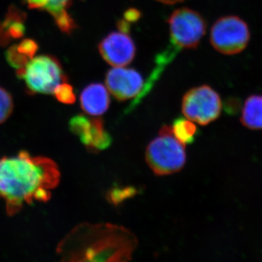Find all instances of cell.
<instances>
[{"instance_id": "obj_1", "label": "cell", "mask_w": 262, "mask_h": 262, "mask_svg": "<svg viewBox=\"0 0 262 262\" xmlns=\"http://www.w3.org/2000/svg\"><path fill=\"white\" fill-rule=\"evenodd\" d=\"M61 173L57 164L46 157L26 151L0 159V199L8 215H14L25 205L47 202L58 187Z\"/></svg>"}, {"instance_id": "obj_2", "label": "cell", "mask_w": 262, "mask_h": 262, "mask_svg": "<svg viewBox=\"0 0 262 262\" xmlns=\"http://www.w3.org/2000/svg\"><path fill=\"white\" fill-rule=\"evenodd\" d=\"M135 234L112 224H80L57 248L66 261H126L137 247Z\"/></svg>"}, {"instance_id": "obj_3", "label": "cell", "mask_w": 262, "mask_h": 262, "mask_svg": "<svg viewBox=\"0 0 262 262\" xmlns=\"http://www.w3.org/2000/svg\"><path fill=\"white\" fill-rule=\"evenodd\" d=\"M185 146L174 136L172 127L164 125L159 136L146 147V163L156 175L177 173L184 168L187 160Z\"/></svg>"}, {"instance_id": "obj_4", "label": "cell", "mask_w": 262, "mask_h": 262, "mask_svg": "<svg viewBox=\"0 0 262 262\" xmlns=\"http://www.w3.org/2000/svg\"><path fill=\"white\" fill-rule=\"evenodd\" d=\"M16 74L31 94H53L60 84L68 80L61 63L51 55L34 57Z\"/></svg>"}, {"instance_id": "obj_5", "label": "cell", "mask_w": 262, "mask_h": 262, "mask_svg": "<svg viewBox=\"0 0 262 262\" xmlns=\"http://www.w3.org/2000/svg\"><path fill=\"white\" fill-rule=\"evenodd\" d=\"M249 28L243 19L235 15L222 17L212 27L210 41L213 48L222 54H238L250 41Z\"/></svg>"}, {"instance_id": "obj_6", "label": "cell", "mask_w": 262, "mask_h": 262, "mask_svg": "<svg viewBox=\"0 0 262 262\" xmlns=\"http://www.w3.org/2000/svg\"><path fill=\"white\" fill-rule=\"evenodd\" d=\"M222 106L218 93L210 86L203 84L186 93L183 97L182 110L188 120L206 125L219 118Z\"/></svg>"}, {"instance_id": "obj_7", "label": "cell", "mask_w": 262, "mask_h": 262, "mask_svg": "<svg viewBox=\"0 0 262 262\" xmlns=\"http://www.w3.org/2000/svg\"><path fill=\"white\" fill-rule=\"evenodd\" d=\"M170 27V42L177 47L194 49L206 34L207 24L199 13L190 8L176 10L168 20Z\"/></svg>"}, {"instance_id": "obj_8", "label": "cell", "mask_w": 262, "mask_h": 262, "mask_svg": "<svg viewBox=\"0 0 262 262\" xmlns=\"http://www.w3.org/2000/svg\"><path fill=\"white\" fill-rule=\"evenodd\" d=\"M70 130L80 137L89 151H102L110 146L111 136L101 118H90L83 115H76L70 122Z\"/></svg>"}, {"instance_id": "obj_9", "label": "cell", "mask_w": 262, "mask_h": 262, "mask_svg": "<svg viewBox=\"0 0 262 262\" xmlns=\"http://www.w3.org/2000/svg\"><path fill=\"white\" fill-rule=\"evenodd\" d=\"M105 81L108 91L120 101L137 99L145 85L142 75L138 71L123 67L108 71Z\"/></svg>"}, {"instance_id": "obj_10", "label": "cell", "mask_w": 262, "mask_h": 262, "mask_svg": "<svg viewBox=\"0 0 262 262\" xmlns=\"http://www.w3.org/2000/svg\"><path fill=\"white\" fill-rule=\"evenodd\" d=\"M98 51L103 60L114 67L128 65L136 56L135 43L127 34L113 32L98 44Z\"/></svg>"}, {"instance_id": "obj_11", "label": "cell", "mask_w": 262, "mask_h": 262, "mask_svg": "<svg viewBox=\"0 0 262 262\" xmlns=\"http://www.w3.org/2000/svg\"><path fill=\"white\" fill-rule=\"evenodd\" d=\"M80 99L81 108L91 116H101L110 107V94L101 83L89 84L81 93Z\"/></svg>"}, {"instance_id": "obj_12", "label": "cell", "mask_w": 262, "mask_h": 262, "mask_svg": "<svg viewBox=\"0 0 262 262\" xmlns=\"http://www.w3.org/2000/svg\"><path fill=\"white\" fill-rule=\"evenodd\" d=\"M26 18L23 11L14 6L10 7L4 20L0 21V46H8L23 37L26 31Z\"/></svg>"}, {"instance_id": "obj_13", "label": "cell", "mask_w": 262, "mask_h": 262, "mask_svg": "<svg viewBox=\"0 0 262 262\" xmlns=\"http://www.w3.org/2000/svg\"><path fill=\"white\" fill-rule=\"evenodd\" d=\"M241 121L251 130H262L261 95H252L246 99Z\"/></svg>"}, {"instance_id": "obj_14", "label": "cell", "mask_w": 262, "mask_h": 262, "mask_svg": "<svg viewBox=\"0 0 262 262\" xmlns=\"http://www.w3.org/2000/svg\"><path fill=\"white\" fill-rule=\"evenodd\" d=\"M172 128L176 138L185 145L192 144L198 133V127L192 121L182 117L174 121Z\"/></svg>"}, {"instance_id": "obj_15", "label": "cell", "mask_w": 262, "mask_h": 262, "mask_svg": "<svg viewBox=\"0 0 262 262\" xmlns=\"http://www.w3.org/2000/svg\"><path fill=\"white\" fill-rule=\"evenodd\" d=\"M6 60L8 63L16 70L23 69L30 61L31 58L25 54L18 45H13L6 51Z\"/></svg>"}, {"instance_id": "obj_16", "label": "cell", "mask_w": 262, "mask_h": 262, "mask_svg": "<svg viewBox=\"0 0 262 262\" xmlns=\"http://www.w3.org/2000/svg\"><path fill=\"white\" fill-rule=\"evenodd\" d=\"M13 100L8 91L0 87V125L6 121L13 113Z\"/></svg>"}, {"instance_id": "obj_17", "label": "cell", "mask_w": 262, "mask_h": 262, "mask_svg": "<svg viewBox=\"0 0 262 262\" xmlns=\"http://www.w3.org/2000/svg\"><path fill=\"white\" fill-rule=\"evenodd\" d=\"M56 99L65 104H73L76 101V95L73 87L67 82L60 84L54 91Z\"/></svg>"}, {"instance_id": "obj_18", "label": "cell", "mask_w": 262, "mask_h": 262, "mask_svg": "<svg viewBox=\"0 0 262 262\" xmlns=\"http://www.w3.org/2000/svg\"><path fill=\"white\" fill-rule=\"evenodd\" d=\"M53 19H54L55 23H56L58 28L63 34L70 35L76 29H77V25L75 20L67 11L62 12L61 13L54 17Z\"/></svg>"}, {"instance_id": "obj_19", "label": "cell", "mask_w": 262, "mask_h": 262, "mask_svg": "<svg viewBox=\"0 0 262 262\" xmlns=\"http://www.w3.org/2000/svg\"><path fill=\"white\" fill-rule=\"evenodd\" d=\"M72 3L73 0H48V5L46 11L54 18L62 12L67 11Z\"/></svg>"}, {"instance_id": "obj_20", "label": "cell", "mask_w": 262, "mask_h": 262, "mask_svg": "<svg viewBox=\"0 0 262 262\" xmlns=\"http://www.w3.org/2000/svg\"><path fill=\"white\" fill-rule=\"evenodd\" d=\"M136 191L134 188H125V189H115L108 194V198L114 204H118L124 200L134 195Z\"/></svg>"}, {"instance_id": "obj_21", "label": "cell", "mask_w": 262, "mask_h": 262, "mask_svg": "<svg viewBox=\"0 0 262 262\" xmlns=\"http://www.w3.org/2000/svg\"><path fill=\"white\" fill-rule=\"evenodd\" d=\"M124 19L128 21L129 23H136L138 20H140L141 13L140 10L136 8H129L124 13Z\"/></svg>"}, {"instance_id": "obj_22", "label": "cell", "mask_w": 262, "mask_h": 262, "mask_svg": "<svg viewBox=\"0 0 262 262\" xmlns=\"http://www.w3.org/2000/svg\"><path fill=\"white\" fill-rule=\"evenodd\" d=\"M117 27L120 32L125 33V34H128L130 32V23H129L125 19H120V20H117Z\"/></svg>"}, {"instance_id": "obj_23", "label": "cell", "mask_w": 262, "mask_h": 262, "mask_svg": "<svg viewBox=\"0 0 262 262\" xmlns=\"http://www.w3.org/2000/svg\"><path fill=\"white\" fill-rule=\"evenodd\" d=\"M157 1L160 2V3H164V4L173 5L176 3H181V2L184 1V0H157Z\"/></svg>"}]
</instances>
